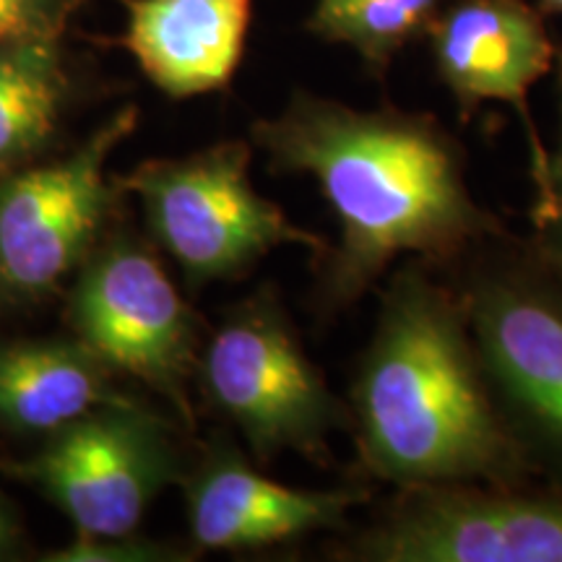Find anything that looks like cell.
I'll list each match as a JSON object with an SVG mask.
<instances>
[{"mask_svg": "<svg viewBox=\"0 0 562 562\" xmlns=\"http://www.w3.org/2000/svg\"><path fill=\"white\" fill-rule=\"evenodd\" d=\"M81 0H0V42L63 37Z\"/></svg>", "mask_w": 562, "mask_h": 562, "instance_id": "18", "label": "cell"}, {"mask_svg": "<svg viewBox=\"0 0 562 562\" xmlns=\"http://www.w3.org/2000/svg\"><path fill=\"white\" fill-rule=\"evenodd\" d=\"M347 406L362 472L396 490L537 476L492 393L463 297L425 266H404L383 290Z\"/></svg>", "mask_w": 562, "mask_h": 562, "instance_id": "2", "label": "cell"}, {"mask_svg": "<svg viewBox=\"0 0 562 562\" xmlns=\"http://www.w3.org/2000/svg\"><path fill=\"white\" fill-rule=\"evenodd\" d=\"M539 5L544 13H560L562 16V0H539Z\"/></svg>", "mask_w": 562, "mask_h": 562, "instance_id": "20", "label": "cell"}, {"mask_svg": "<svg viewBox=\"0 0 562 562\" xmlns=\"http://www.w3.org/2000/svg\"><path fill=\"white\" fill-rule=\"evenodd\" d=\"M357 562H562V487L451 482L396 490L339 547Z\"/></svg>", "mask_w": 562, "mask_h": 562, "instance_id": "9", "label": "cell"}, {"mask_svg": "<svg viewBox=\"0 0 562 562\" xmlns=\"http://www.w3.org/2000/svg\"><path fill=\"white\" fill-rule=\"evenodd\" d=\"M482 368L537 476L562 487V281L537 256L476 263L461 290Z\"/></svg>", "mask_w": 562, "mask_h": 562, "instance_id": "5", "label": "cell"}, {"mask_svg": "<svg viewBox=\"0 0 562 562\" xmlns=\"http://www.w3.org/2000/svg\"><path fill=\"white\" fill-rule=\"evenodd\" d=\"M252 149L220 140L188 157L149 159L117 178L136 195L151 237L186 273L188 284L240 279L284 245L326 256L328 243L294 224L284 209L256 191Z\"/></svg>", "mask_w": 562, "mask_h": 562, "instance_id": "4", "label": "cell"}, {"mask_svg": "<svg viewBox=\"0 0 562 562\" xmlns=\"http://www.w3.org/2000/svg\"><path fill=\"white\" fill-rule=\"evenodd\" d=\"M188 529L195 550L245 552L341 529L370 503L368 487H290L258 472L235 442L214 440L182 476Z\"/></svg>", "mask_w": 562, "mask_h": 562, "instance_id": "11", "label": "cell"}, {"mask_svg": "<svg viewBox=\"0 0 562 562\" xmlns=\"http://www.w3.org/2000/svg\"><path fill=\"white\" fill-rule=\"evenodd\" d=\"M186 554L175 547L138 539L136 533L125 537H91V533H76L74 542L60 547L45 560L55 562H159V560H182Z\"/></svg>", "mask_w": 562, "mask_h": 562, "instance_id": "17", "label": "cell"}, {"mask_svg": "<svg viewBox=\"0 0 562 562\" xmlns=\"http://www.w3.org/2000/svg\"><path fill=\"white\" fill-rule=\"evenodd\" d=\"M74 91L63 37L0 42V180L50 149Z\"/></svg>", "mask_w": 562, "mask_h": 562, "instance_id": "14", "label": "cell"}, {"mask_svg": "<svg viewBox=\"0 0 562 562\" xmlns=\"http://www.w3.org/2000/svg\"><path fill=\"white\" fill-rule=\"evenodd\" d=\"M128 398L115 372L79 339L0 341V430L47 438Z\"/></svg>", "mask_w": 562, "mask_h": 562, "instance_id": "13", "label": "cell"}, {"mask_svg": "<svg viewBox=\"0 0 562 562\" xmlns=\"http://www.w3.org/2000/svg\"><path fill=\"white\" fill-rule=\"evenodd\" d=\"M68 326L74 339L112 372L136 378L165 396L186 430H193L188 385L195 381L203 323L182 300L154 248L125 229L104 235L76 271Z\"/></svg>", "mask_w": 562, "mask_h": 562, "instance_id": "7", "label": "cell"}, {"mask_svg": "<svg viewBox=\"0 0 562 562\" xmlns=\"http://www.w3.org/2000/svg\"><path fill=\"white\" fill-rule=\"evenodd\" d=\"M136 125L138 108L128 104L66 157L0 180V305L53 297L104 240L123 199L108 161Z\"/></svg>", "mask_w": 562, "mask_h": 562, "instance_id": "6", "label": "cell"}, {"mask_svg": "<svg viewBox=\"0 0 562 562\" xmlns=\"http://www.w3.org/2000/svg\"><path fill=\"white\" fill-rule=\"evenodd\" d=\"M427 37L438 79L463 117L484 102H505L516 110L529 144L533 188L542 193L550 149L529 108L531 87L550 74L554 60L542 13L526 0H456L435 19Z\"/></svg>", "mask_w": 562, "mask_h": 562, "instance_id": "10", "label": "cell"}, {"mask_svg": "<svg viewBox=\"0 0 562 562\" xmlns=\"http://www.w3.org/2000/svg\"><path fill=\"white\" fill-rule=\"evenodd\" d=\"M562 89V83H560ZM533 224V256L562 281V100H560V136L550 151V172L547 188L537 193L531 209Z\"/></svg>", "mask_w": 562, "mask_h": 562, "instance_id": "16", "label": "cell"}, {"mask_svg": "<svg viewBox=\"0 0 562 562\" xmlns=\"http://www.w3.org/2000/svg\"><path fill=\"white\" fill-rule=\"evenodd\" d=\"M195 383L261 463L281 453L328 463V438L349 427V406L305 355L273 286H261L224 315L201 349Z\"/></svg>", "mask_w": 562, "mask_h": 562, "instance_id": "3", "label": "cell"}, {"mask_svg": "<svg viewBox=\"0 0 562 562\" xmlns=\"http://www.w3.org/2000/svg\"><path fill=\"white\" fill-rule=\"evenodd\" d=\"M3 469L91 537L136 533L159 492L186 476L172 427L133 398L70 422Z\"/></svg>", "mask_w": 562, "mask_h": 562, "instance_id": "8", "label": "cell"}, {"mask_svg": "<svg viewBox=\"0 0 562 562\" xmlns=\"http://www.w3.org/2000/svg\"><path fill=\"white\" fill-rule=\"evenodd\" d=\"M21 539H24V533H21L16 513H13L9 501L0 495V560L13 558L21 550Z\"/></svg>", "mask_w": 562, "mask_h": 562, "instance_id": "19", "label": "cell"}, {"mask_svg": "<svg viewBox=\"0 0 562 562\" xmlns=\"http://www.w3.org/2000/svg\"><path fill=\"white\" fill-rule=\"evenodd\" d=\"M121 45L172 100L227 89L240 66L256 0H121Z\"/></svg>", "mask_w": 562, "mask_h": 562, "instance_id": "12", "label": "cell"}, {"mask_svg": "<svg viewBox=\"0 0 562 562\" xmlns=\"http://www.w3.org/2000/svg\"><path fill=\"white\" fill-rule=\"evenodd\" d=\"M446 5L448 0H315L307 30L351 47L372 74L383 76L406 45L430 32Z\"/></svg>", "mask_w": 562, "mask_h": 562, "instance_id": "15", "label": "cell"}, {"mask_svg": "<svg viewBox=\"0 0 562 562\" xmlns=\"http://www.w3.org/2000/svg\"><path fill=\"white\" fill-rule=\"evenodd\" d=\"M252 144L277 175H311L339 220L318 284L328 315L357 305L402 256L456 263L503 235L469 191L459 140L430 115L294 91L252 125Z\"/></svg>", "mask_w": 562, "mask_h": 562, "instance_id": "1", "label": "cell"}]
</instances>
